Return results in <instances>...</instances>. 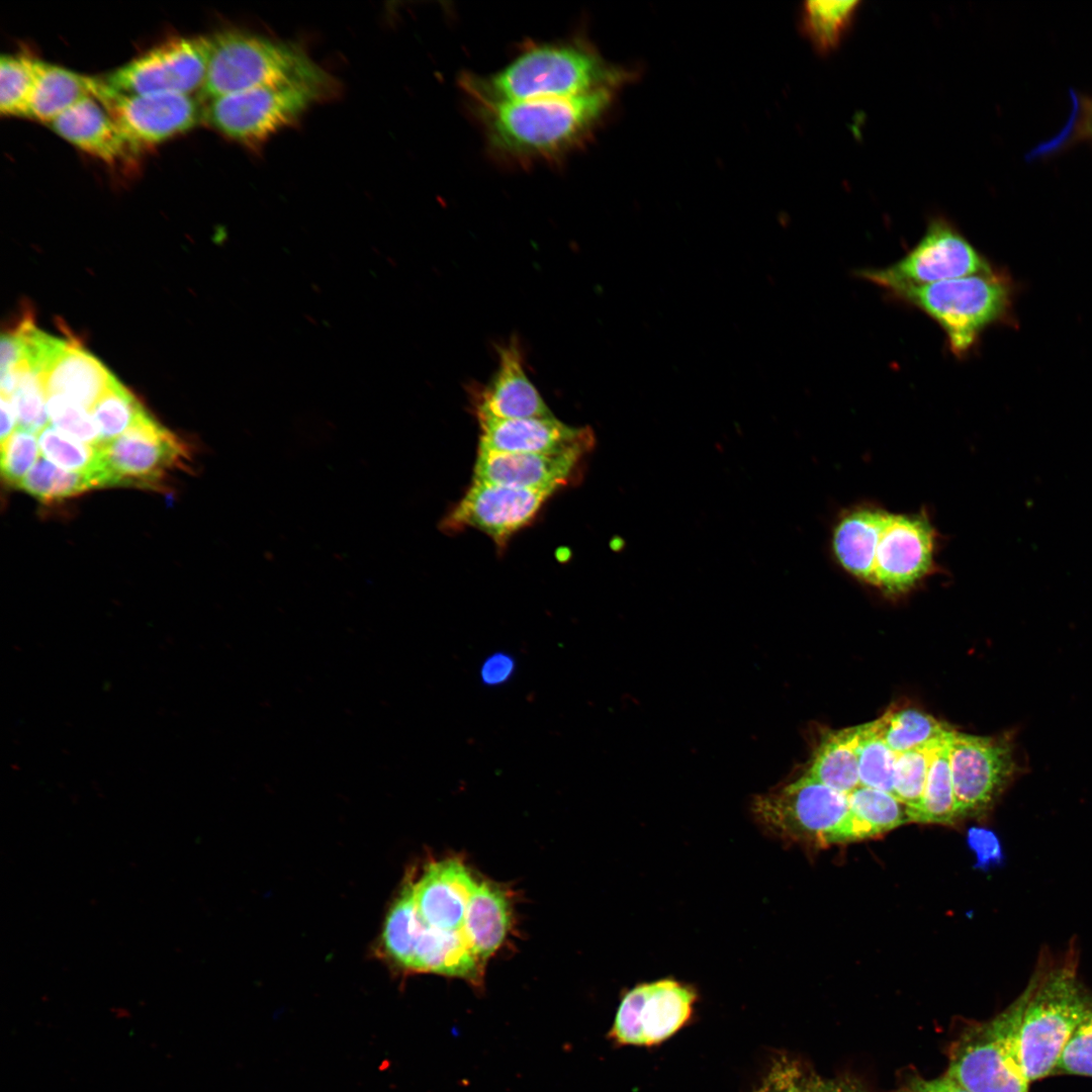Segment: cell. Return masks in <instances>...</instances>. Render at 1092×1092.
Here are the masks:
<instances>
[{"label":"cell","mask_w":1092,"mask_h":1092,"mask_svg":"<svg viewBox=\"0 0 1092 1092\" xmlns=\"http://www.w3.org/2000/svg\"><path fill=\"white\" fill-rule=\"evenodd\" d=\"M969 241L946 219L934 218L924 236L903 258L889 267L863 269L858 276L887 291L932 284L990 271Z\"/></svg>","instance_id":"obj_11"},{"label":"cell","mask_w":1092,"mask_h":1092,"mask_svg":"<svg viewBox=\"0 0 1092 1092\" xmlns=\"http://www.w3.org/2000/svg\"><path fill=\"white\" fill-rule=\"evenodd\" d=\"M209 53L210 37L172 38L107 74L103 80L125 94H191L204 83Z\"/></svg>","instance_id":"obj_12"},{"label":"cell","mask_w":1092,"mask_h":1092,"mask_svg":"<svg viewBox=\"0 0 1092 1092\" xmlns=\"http://www.w3.org/2000/svg\"><path fill=\"white\" fill-rule=\"evenodd\" d=\"M848 806L838 843L873 838L912 822L909 808L881 790L860 786L848 795Z\"/></svg>","instance_id":"obj_25"},{"label":"cell","mask_w":1092,"mask_h":1092,"mask_svg":"<svg viewBox=\"0 0 1092 1092\" xmlns=\"http://www.w3.org/2000/svg\"><path fill=\"white\" fill-rule=\"evenodd\" d=\"M889 512L872 504L844 511L834 524L831 550L839 566L871 585L876 548Z\"/></svg>","instance_id":"obj_23"},{"label":"cell","mask_w":1092,"mask_h":1092,"mask_svg":"<svg viewBox=\"0 0 1092 1092\" xmlns=\"http://www.w3.org/2000/svg\"><path fill=\"white\" fill-rule=\"evenodd\" d=\"M96 77L39 61L27 117L51 123L80 100L93 96Z\"/></svg>","instance_id":"obj_28"},{"label":"cell","mask_w":1092,"mask_h":1092,"mask_svg":"<svg viewBox=\"0 0 1092 1092\" xmlns=\"http://www.w3.org/2000/svg\"><path fill=\"white\" fill-rule=\"evenodd\" d=\"M1078 968L1076 944L1060 954L1043 950L1021 993L1018 1050L1029 1082L1055 1073L1068 1040L1092 1011V994Z\"/></svg>","instance_id":"obj_1"},{"label":"cell","mask_w":1092,"mask_h":1092,"mask_svg":"<svg viewBox=\"0 0 1092 1092\" xmlns=\"http://www.w3.org/2000/svg\"><path fill=\"white\" fill-rule=\"evenodd\" d=\"M858 4L855 0L810 1L805 4L804 27L818 50L829 52L839 44Z\"/></svg>","instance_id":"obj_33"},{"label":"cell","mask_w":1092,"mask_h":1092,"mask_svg":"<svg viewBox=\"0 0 1092 1092\" xmlns=\"http://www.w3.org/2000/svg\"><path fill=\"white\" fill-rule=\"evenodd\" d=\"M325 93L304 84L246 89L208 100L203 120L231 139L256 145L297 120Z\"/></svg>","instance_id":"obj_10"},{"label":"cell","mask_w":1092,"mask_h":1092,"mask_svg":"<svg viewBox=\"0 0 1092 1092\" xmlns=\"http://www.w3.org/2000/svg\"><path fill=\"white\" fill-rule=\"evenodd\" d=\"M875 724L883 740L897 754L928 744L951 729L912 708L889 711L875 720Z\"/></svg>","instance_id":"obj_30"},{"label":"cell","mask_w":1092,"mask_h":1092,"mask_svg":"<svg viewBox=\"0 0 1092 1092\" xmlns=\"http://www.w3.org/2000/svg\"><path fill=\"white\" fill-rule=\"evenodd\" d=\"M609 88L568 98L479 105L492 148L520 161L552 159L578 146L610 103Z\"/></svg>","instance_id":"obj_2"},{"label":"cell","mask_w":1092,"mask_h":1092,"mask_svg":"<svg viewBox=\"0 0 1092 1092\" xmlns=\"http://www.w3.org/2000/svg\"><path fill=\"white\" fill-rule=\"evenodd\" d=\"M210 37V53L199 98L279 84L332 89L329 75L299 49L262 36L223 31Z\"/></svg>","instance_id":"obj_4"},{"label":"cell","mask_w":1092,"mask_h":1092,"mask_svg":"<svg viewBox=\"0 0 1092 1092\" xmlns=\"http://www.w3.org/2000/svg\"><path fill=\"white\" fill-rule=\"evenodd\" d=\"M695 998L692 989L670 979L638 985L621 1001L612 1035L625 1044L658 1043L687 1022Z\"/></svg>","instance_id":"obj_16"},{"label":"cell","mask_w":1092,"mask_h":1092,"mask_svg":"<svg viewBox=\"0 0 1092 1092\" xmlns=\"http://www.w3.org/2000/svg\"><path fill=\"white\" fill-rule=\"evenodd\" d=\"M821 1092H867L859 1085L846 1080H823L821 1082Z\"/></svg>","instance_id":"obj_46"},{"label":"cell","mask_w":1092,"mask_h":1092,"mask_svg":"<svg viewBox=\"0 0 1092 1092\" xmlns=\"http://www.w3.org/2000/svg\"><path fill=\"white\" fill-rule=\"evenodd\" d=\"M554 492L506 486L473 477L441 527L449 532L477 529L503 548L512 535L534 520Z\"/></svg>","instance_id":"obj_14"},{"label":"cell","mask_w":1092,"mask_h":1092,"mask_svg":"<svg viewBox=\"0 0 1092 1092\" xmlns=\"http://www.w3.org/2000/svg\"><path fill=\"white\" fill-rule=\"evenodd\" d=\"M100 444L130 430L150 413L139 397L116 377L91 408Z\"/></svg>","instance_id":"obj_31"},{"label":"cell","mask_w":1092,"mask_h":1092,"mask_svg":"<svg viewBox=\"0 0 1092 1092\" xmlns=\"http://www.w3.org/2000/svg\"><path fill=\"white\" fill-rule=\"evenodd\" d=\"M587 454L504 453L478 447L473 477L506 486L556 491L578 477Z\"/></svg>","instance_id":"obj_20"},{"label":"cell","mask_w":1092,"mask_h":1092,"mask_svg":"<svg viewBox=\"0 0 1092 1092\" xmlns=\"http://www.w3.org/2000/svg\"><path fill=\"white\" fill-rule=\"evenodd\" d=\"M38 369L47 395H63L90 411L115 378L77 341L50 335L41 345Z\"/></svg>","instance_id":"obj_19"},{"label":"cell","mask_w":1092,"mask_h":1092,"mask_svg":"<svg viewBox=\"0 0 1092 1092\" xmlns=\"http://www.w3.org/2000/svg\"><path fill=\"white\" fill-rule=\"evenodd\" d=\"M619 77L592 51L569 43L532 48L502 71L468 76L463 83L479 105H486L575 97L609 88Z\"/></svg>","instance_id":"obj_3"},{"label":"cell","mask_w":1092,"mask_h":1092,"mask_svg":"<svg viewBox=\"0 0 1092 1092\" xmlns=\"http://www.w3.org/2000/svg\"><path fill=\"white\" fill-rule=\"evenodd\" d=\"M38 451L34 433L22 429L1 443V474L7 484L18 488L38 460Z\"/></svg>","instance_id":"obj_40"},{"label":"cell","mask_w":1092,"mask_h":1092,"mask_svg":"<svg viewBox=\"0 0 1092 1092\" xmlns=\"http://www.w3.org/2000/svg\"><path fill=\"white\" fill-rule=\"evenodd\" d=\"M18 383L9 397L13 403L20 429L39 433L49 419L47 393L40 374L28 362L15 368Z\"/></svg>","instance_id":"obj_38"},{"label":"cell","mask_w":1092,"mask_h":1092,"mask_svg":"<svg viewBox=\"0 0 1092 1092\" xmlns=\"http://www.w3.org/2000/svg\"><path fill=\"white\" fill-rule=\"evenodd\" d=\"M477 883L458 859L430 863L414 883L418 915L429 927L445 931L463 930L465 914Z\"/></svg>","instance_id":"obj_21"},{"label":"cell","mask_w":1092,"mask_h":1092,"mask_svg":"<svg viewBox=\"0 0 1092 1092\" xmlns=\"http://www.w3.org/2000/svg\"><path fill=\"white\" fill-rule=\"evenodd\" d=\"M497 368L489 381L470 388L477 421L553 417L526 373L519 341L513 338L497 347Z\"/></svg>","instance_id":"obj_17"},{"label":"cell","mask_w":1092,"mask_h":1092,"mask_svg":"<svg viewBox=\"0 0 1092 1092\" xmlns=\"http://www.w3.org/2000/svg\"><path fill=\"white\" fill-rule=\"evenodd\" d=\"M941 737L897 755L894 796L909 808L912 822L922 802L933 750Z\"/></svg>","instance_id":"obj_37"},{"label":"cell","mask_w":1092,"mask_h":1092,"mask_svg":"<svg viewBox=\"0 0 1092 1092\" xmlns=\"http://www.w3.org/2000/svg\"><path fill=\"white\" fill-rule=\"evenodd\" d=\"M482 963L463 930H439L427 926L420 918L407 971L431 972L477 983L482 977Z\"/></svg>","instance_id":"obj_24"},{"label":"cell","mask_w":1092,"mask_h":1092,"mask_svg":"<svg viewBox=\"0 0 1092 1092\" xmlns=\"http://www.w3.org/2000/svg\"><path fill=\"white\" fill-rule=\"evenodd\" d=\"M1055 1073L1092 1077V1011L1068 1040Z\"/></svg>","instance_id":"obj_42"},{"label":"cell","mask_w":1092,"mask_h":1092,"mask_svg":"<svg viewBox=\"0 0 1092 1092\" xmlns=\"http://www.w3.org/2000/svg\"><path fill=\"white\" fill-rule=\"evenodd\" d=\"M858 776L862 787L894 795L895 753L879 734L875 721L858 725Z\"/></svg>","instance_id":"obj_34"},{"label":"cell","mask_w":1092,"mask_h":1092,"mask_svg":"<svg viewBox=\"0 0 1092 1092\" xmlns=\"http://www.w3.org/2000/svg\"><path fill=\"white\" fill-rule=\"evenodd\" d=\"M909 1090L911 1092H970L947 1074L930 1080L914 1078Z\"/></svg>","instance_id":"obj_44"},{"label":"cell","mask_w":1092,"mask_h":1092,"mask_svg":"<svg viewBox=\"0 0 1092 1092\" xmlns=\"http://www.w3.org/2000/svg\"><path fill=\"white\" fill-rule=\"evenodd\" d=\"M898 1092H911V1091H910V1090H907V1091H898Z\"/></svg>","instance_id":"obj_47"},{"label":"cell","mask_w":1092,"mask_h":1092,"mask_svg":"<svg viewBox=\"0 0 1092 1092\" xmlns=\"http://www.w3.org/2000/svg\"><path fill=\"white\" fill-rule=\"evenodd\" d=\"M934 320L957 357L966 355L980 333L1000 320L1009 305L1005 281L990 271L891 291Z\"/></svg>","instance_id":"obj_5"},{"label":"cell","mask_w":1092,"mask_h":1092,"mask_svg":"<svg viewBox=\"0 0 1092 1092\" xmlns=\"http://www.w3.org/2000/svg\"><path fill=\"white\" fill-rule=\"evenodd\" d=\"M858 740V726L825 733L816 745L805 774L848 796L860 787Z\"/></svg>","instance_id":"obj_26"},{"label":"cell","mask_w":1092,"mask_h":1092,"mask_svg":"<svg viewBox=\"0 0 1092 1092\" xmlns=\"http://www.w3.org/2000/svg\"><path fill=\"white\" fill-rule=\"evenodd\" d=\"M17 416L11 399L1 394V443L5 442L15 431Z\"/></svg>","instance_id":"obj_45"},{"label":"cell","mask_w":1092,"mask_h":1092,"mask_svg":"<svg viewBox=\"0 0 1092 1092\" xmlns=\"http://www.w3.org/2000/svg\"><path fill=\"white\" fill-rule=\"evenodd\" d=\"M47 408L51 422L64 433L88 444H100L99 432L87 407L60 394L47 395Z\"/></svg>","instance_id":"obj_39"},{"label":"cell","mask_w":1092,"mask_h":1092,"mask_svg":"<svg viewBox=\"0 0 1092 1092\" xmlns=\"http://www.w3.org/2000/svg\"><path fill=\"white\" fill-rule=\"evenodd\" d=\"M937 533L924 512L888 514L876 548L871 585L903 595L936 569Z\"/></svg>","instance_id":"obj_13"},{"label":"cell","mask_w":1092,"mask_h":1092,"mask_svg":"<svg viewBox=\"0 0 1092 1092\" xmlns=\"http://www.w3.org/2000/svg\"><path fill=\"white\" fill-rule=\"evenodd\" d=\"M516 661L506 652H495L487 656L479 670L480 680L484 686L497 687L507 682L514 674Z\"/></svg>","instance_id":"obj_43"},{"label":"cell","mask_w":1092,"mask_h":1092,"mask_svg":"<svg viewBox=\"0 0 1092 1092\" xmlns=\"http://www.w3.org/2000/svg\"><path fill=\"white\" fill-rule=\"evenodd\" d=\"M39 60L25 55H3L0 60V111L26 116Z\"/></svg>","instance_id":"obj_35"},{"label":"cell","mask_w":1092,"mask_h":1092,"mask_svg":"<svg viewBox=\"0 0 1092 1092\" xmlns=\"http://www.w3.org/2000/svg\"><path fill=\"white\" fill-rule=\"evenodd\" d=\"M1021 994L1004 1011L971 1027L952 1051L947 1075L970 1092H1028L1018 1050Z\"/></svg>","instance_id":"obj_6"},{"label":"cell","mask_w":1092,"mask_h":1092,"mask_svg":"<svg viewBox=\"0 0 1092 1092\" xmlns=\"http://www.w3.org/2000/svg\"><path fill=\"white\" fill-rule=\"evenodd\" d=\"M50 125L66 141L109 164L127 162L141 149L93 96L74 104Z\"/></svg>","instance_id":"obj_22"},{"label":"cell","mask_w":1092,"mask_h":1092,"mask_svg":"<svg viewBox=\"0 0 1092 1092\" xmlns=\"http://www.w3.org/2000/svg\"><path fill=\"white\" fill-rule=\"evenodd\" d=\"M97 487L162 490L165 480L191 461L189 446L150 414L119 437L99 444Z\"/></svg>","instance_id":"obj_8"},{"label":"cell","mask_w":1092,"mask_h":1092,"mask_svg":"<svg viewBox=\"0 0 1092 1092\" xmlns=\"http://www.w3.org/2000/svg\"><path fill=\"white\" fill-rule=\"evenodd\" d=\"M950 729L937 742L930 761L922 802L913 821L948 825L957 821L956 800L949 764Z\"/></svg>","instance_id":"obj_29"},{"label":"cell","mask_w":1092,"mask_h":1092,"mask_svg":"<svg viewBox=\"0 0 1092 1092\" xmlns=\"http://www.w3.org/2000/svg\"><path fill=\"white\" fill-rule=\"evenodd\" d=\"M37 440L47 460L65 470L89 473L94 480L99 464V444L82 442L58 428L48 426L38 433Z\"/></svg>","instance_id":"obj_36"},{"label":"cell","mask_w":1092,"mask_h":1092,"mask_svg":"<svg viewBox=\"0 0 1092 1092\" xmlns=\"http://www.w3.org/2000/svg\"><path fill=\"white\" fill-rule=\"evenodd\" d=\"M821 1082L799 1062L783 1057L774 1062L756 1092H821Z\"/></svg>","instance_id":"obj_41"},{"label":"cell","mask_w":1092,"mask_h":1092,"mask_svg":"<svg viewBox=\"0 0 1092 1092\" xmlns=\"http://www.w3.org/2000/svg\"><path fill=\"white\" fill-rule=\"evenodd\" d=\"M18 488L43 503L59 502L96 488L89 473L59 468L39 458Z\"/></svg>","instance_id":"obj_32"},{"label":"cell","mask_w":1092,"mask_h":1092,"mask_svg":"<svg viewBox=\"0 0 1092 1092\" xmlns=\"http://www.w3.org/2000/svg\"><path fill=\"white\" fill-rule=\"evenodd\" d=\"M479 448L525 454L589 453L596 444L589 427H571L554 416L516 420H478Z\"/></svg>","instance_id":"obj_18"},{"label":"cell","mask_w":1092,"mask_h":1092,"mask_svg":"<svg viewBox=\"0 0 1092 1092\" xmlns=\"http://www.w3.org/2000/svg\"><path fill=\"white\" fill-rule=\"evenodd\" d=\"M510 917V904L504 892L487 882L477 884L467 906L463 932L482 962L503 943Z\"/></svg>","instance_id":"obj_27"},{"label":"cell","mask_w":1092,"mask_h":1092,"mask_svg":"<svg viewBox=\"0 0 1092 1092\" xmlns=\"http://www.w3.org/2000/svg\"><path fill=\"white\" fill-rule=\"evenodd\" d=\"M756 820L778 836L816 846L838 843L848 815V796L804 774L754 797Z\"/></svg>","instance_id":"obj_7"},{"label":"cell","mask_w":1092,"mask_h":1092,"mask_svg":"<svg viewBox=\"0 0 1092 1092\" xmlns=\"http://www.w3.org/2000/svg\"><path fill=\"white\" fill-rule=\"evenodd\" d=\"M93 97L140 147L161 143L203 120L201 99L191 94H125L96 77Z\"/></svg>","instance_id":"obj_15"},{"label":"cell","mask_w":1092,"mask_h":1092,"mask_svg":"<svg viewBox=\"0 0 1092 1092\" xmlns=\"http://www.w3.org/2000/svg\"><path fill=\"white\" fill-rule=\"evenodd\" d=\"M949 764L957 820L990 811L1022 770L1011 734L980 736L952 730Z\"/></svg>","instance_id":"obj_9"}]
</instances>
